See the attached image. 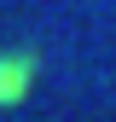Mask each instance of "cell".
<instances>
[{"label": "cell", "mask_w": 116, "mask_h": 122, "mask_svg": "<svg viewBox=\"0 0 116 122\" xmlns=\"http://www.w3.org/2000/svg\"><path fill=\"white\" fill-rule=\"evenodd\" d=\"M29 81H35V58H23V52L0 58V105H18L29 93Z\"/></svg>", "instance_id": "1"}]
</instances>
